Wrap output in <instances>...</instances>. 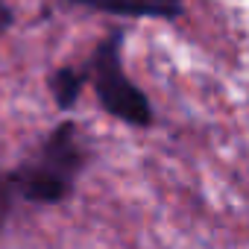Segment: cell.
<instances>
[{"label":"cell","mask_w":249,"mask_h":249,"mask_svg":"<svg viewBox=\"0 0 249 249\" xmlns=\"http://www.w3.org/2000/svg\"><path fill=\"white\" fill-rule=\"evenodd\" d=\"M91 156L94 150L82 126L73 120H62L33 150V156L12 170H0V234L18 202L62 205L73 194L76 179L88 167Z\"/></svg>","instance_id":"cell-1"},{"label":"cell","mask_w":249,"mask_h":249,"mask_svg":"<svg viewBox=\"0 0 249 249\" xmlns=\"http://www.w3.org/2000/svg\"><path fill=\"white\" fill-rule=\"evenodd\" d=\"M123 41L126 33L123 30H111L91 53V59L82 65L88 73V85L97 94V103L106 114H111L114 120H123L135 129H147L153 126V103L144 94V88H138L132 82V76L123 68Z\"/></svg>","instance_id":"cell-2"},{"label":"cell","mask_w":249,"mask_h":249,"mask_svg":"<svg viewBox=\"0 0 249 249\" xmlns=\"http://www.w3.org/2000/svg\"><path fill=\"white\" fill-rule=\"evenodd\" d=\"M65 3L135 21H179L185 15V0H65Z\"/></svg>","instance_id":"cell-3"},{"label":"cell","mask_w":249,"mask_h":249,"mask_svg":"<svg viewBox=\"0 0 249 249\" xmlns=\"http://www.w3.org/2000/svg\"><path fill=\"white\" fill-rule=\"evenodd\" d=\"M85 85H88L85 68H73V65L56 68V71L47 76V88H50V97H53V103H56L59 111H71V108L79 103Z\"/></svg>","instance_id":"cell-4"},{"label":"cell","mask_w":249,"mask_h":249,"mask_svg":"<svg viewBox=\"0 0 249 249\" xmlns=\"http://www.w3.org/2000/svg\"><path fill=\"white\" fill-rule=\"evenodd\" d=\"M12 24H15V12H12V6L6 3V0H0V41H3V36L12 30Z\"/></svg>","instance_id":"cell-5"}]
</instances>
